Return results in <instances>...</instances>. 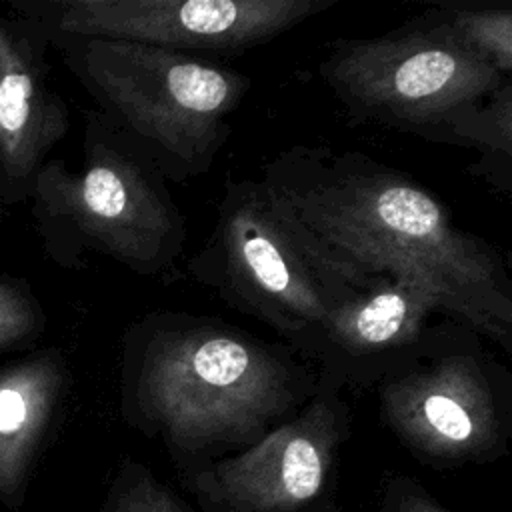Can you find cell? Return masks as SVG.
Here are the masks:
<instances>
[{
  "instance_id": "obj_1",
  "label": "cell",
  "mask_w": 512,
  "mask_h": 512,
  "mask_svg": "<svg viewBox=\"0 0 512 512\" xmlns=\"http://www.w3.org/2000/svg\"><path fill=\"white\" fill-rule=\"evenodd\" d=\"M260 180L332 258L370 282L406 272L430 282L454 318L512 350V282L500 252L456 226L412 174L356 150L294 144Z\"/></svg>"
},
{
  "instance_id": "obj_2",
  "label": "cell",
  "mask_w": 512,
  "mask_h": 512,
  "mask_svg": "<svg viewBox=\"0 0 512 512\" xmlns=\"http://www.w3.org/2000/svg\"><path fill=\"white\" fill-rule=\"evenodd\" d=\"M122 416L178 470L234 454L294 416L316 372L282 342L216 316L154 310L122 340Z\"/></svg>"
},
{
  "instance_id": "obj_3",
  "label": "cell",
  "mask_w": 512,
  "mask_h": 512,
  "mask_svg": "<svg viewBox=\"0 0 512 512\" xmlns=\"http://www.w3.org/2000/svg\"><path fill=\"white\" fill-rule=\"evenodd\" d=\"M350 118L436 144L512 158V78L466 50L428 12L374 38L336 40L318 64Z\"/></svg>"
},
{
  "instance_id": "obj_4",
  "label": "cell",
  "mask_w": 512,
  "mask_h": 512,
  "mask_svg": "<svg viewBox=\"0 0 512 512\" xmlns=\"http://www.w3.org/2000/svg\"><path fill=\"white\" fill-rule=\"evenodd\" d=\"M188 272L274 330L306 364L328 316L368 284L338 264L260 178L226 182L214 228Z\"/></svg>"
},
{
  "instance_id": "obj_5",
  "label": "cell",
  "mask_w": 512,
  "mask_h": 512,
  "mask_svg": "<svg viewBox=\"0 0 512 512\" xmlns=\"http://www.w3.org/2000/svg\"><path fill=\"white\" fill-rule=\"evenodd\" d=\"M60 46L100 112L166 180L186 182L212 168L252 86L234 68L150 44L60 36Z\"/></svg>"
},
{
  "instance_id": "obj_6",
  "label": "cell",
  "mask_w": 512,
  "mask_h": 512,
  "mask_svg": "<svg viewBox=\"0 0 512 512\" xmlns=\"http://www.w3.org/2000/svg\"><path fill=\"white\" fill-rule=\"evenodd\" d=\"M32 192L54 258L80 266L98 252L140 276L172 274L184 254L186 220L156 164L102 112H90L84 164H42Z\"/></svg>"
},
{
  "instance_id": "obj_7",
  "label": "cell",
  "mask_w": 512,
  "mask_h": 512,
  "mask_svg": "<svg viewBox=\"0 0 512 512\" xmlns=\"http://www.w3.org/2000/svg\"><path fill=\"white\" fill-rule=\"evenodd\" d=\"M386 428L422 464L494 462L512 438V374L466 324L442 316L376 384Z\"/></svg>"
},
{
  "instance_id": "obj_8",
  "label": "cell",
  "mask_w": 512,
  "mask_h": 512,
  "mask_svg": "<svg viewBox=\"0 0 512 512\" xmlns=\"http://www.w3.org/2000/svg\"><path fill=\"white\" fill-rule=\"evenodd\" d=\"M350 434L344 392L318 380L308 402L260 440L180 476L204 512H304L324 500Z\"/></svg>"
},
{
  "instance_id": "obj_9",
  "label": "cell",
  "mask_w": 512,
  "mask_h": 512,
  "mask_svg": "<svg viewBox=\"0 0 512 512\" xmlns=\"http://www.w3.org/2000/svg\"><path fill=\"white\" fill-rule=\"evenodd\" d=\"M338 0H62L60 36L150 44L188 56H236L330 10Z\"/></svg>"
},
{
  "instance_id": "obj_10",
  "label": "cell",
  "mask_w": 512,
  "mask_h": 512,
  "mask_svg": "<svg viewBox=\"0 0 512 512\" xmlns=\"http://www.w3.org/2000/svg\"><path fill=\"white\" fill-rule=\"evenodd\" d=\"M434 314L446 316L430 282L406 272L376 274L328 316L310 366L340 392L376 388L416 348Z\"/></svg>"
},
{
  "instance_id": "obj_11",
  "label": "cell",
  "mask_w": 512,
  "mask_h": 512,
  "mask_svg": "<svg viewBox=\"0 0 512 512\" xmlns=\"http://www.w3.org/2000/svg\"><path fill=\"white\" fill-rule=\"evenodd\" d=\"M44 64L40 44L0 20V176L16 186H32L70 124Z\"/></svg>"
},
{
  "instance_id": "obj_12",
  "label": "cell",
  "mask_w": 512,
  "mask_h": 512,
  "mask_svg": "<svg viewBox=\"0 0 512 512\" xmlns=\"http://www.w3.org/2000/svg\"><path fill=\"white\" fill-rule=\"evenodd\" d=\"M68 370L46 350L0 370V494L14 496L62 400Z\"/></svg>"
},
{
  "instance_id": "obj_13",
  "label": "cell",
  "mask_w": 512,
  "mask_h": 512,
  "mask_svg": "<svg viewBox=\"0 0 512 512\" xmlns=\"http://www.w3.org/2000/svg\"><path fill=\"white\" fill-rule=\"evenodd\" d=\"M466 50L504 76H512V12L508 8L432 6L426 10Z\"/></svg>"
},
{
  "instance_id": "obj_14",
  "label": "cell",
  "mask_w": 512,
  "mask_h": 512,
  "mask_svg": "<svg viewBox=\"0 0 512 512\" xmlns=\"http://www.w3.org/2000/svg\"><path fill=\"white\" fill-rule=\"evenodd\" d=\"M104 512H192L186 502L138 460H124Z\"/></svg>"
},
{
  "instance_id": "obj_15",
  "label": "cell",
  "mask_w": 512,
  "mask_h": 512,
  "mask_svg": "<svg viewBox=\"0 0 512 512\" xmlns=\"http://www.w3.org/2000/svg\"><path fill=\"white\" fill-rule=\"evenodd\" d=\"M44 324L30 292L14 282H0V350L32 338Z\"/></svg>"
},
{
  "instance_id": "obj_16",
  "label": "cell",
  "mask_w": 512,
  "mask_h": 512,
  "mask_svg": "<svg viewBox=\"0 0 512 512\" xmlns=\"http://www.w3.org/2000/svg\"><path fill=\"white\" fill-rule=\"evenodd\" d=\"M376 512H450L418 480L390 476L380 488Z\"/></svg>"
},
{
  "instance_id": "obj_17",
  "label": "cell",
  "mask_w": 512,
  "mask_h": 512,
  "mask_svg": "<svg viewBox=\"0 0 512 512\" xmlns=\"http://www.w3.org/2000/svg\"><path fill=\"white\" fill-rule=\"evenodd\" d=\"M304 512H342V510L336 504H332L328 500H322V502H318L316 506H312V508H308Z\"/></svg>"
}]
</instances>
